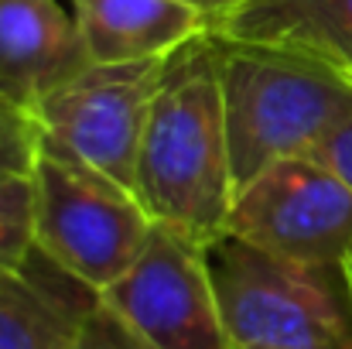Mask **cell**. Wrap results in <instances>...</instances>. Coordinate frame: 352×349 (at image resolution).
Returning <instances> with one entry per match:
<instances>
[{
  "mask_svg": "<svg viewBox=\"0 0 352 349\" xmlns=\"http://www.w3.org/2000/svg\"><path fill=\"white\" fill-rule=\"evenodd\" d=\"M342 277H346V288H349V298H352V260L342 267Z\"/></svg>",
  "mask_w": 352,
  "mask_h": 349,
  "instance_id": "obj_17",
  "label": "cell"
},
{
  "mask_svg": "<svg viewBox=\"0 0 352 349\" xmlns=\"http://www.w3.org/2000/svg\"><path fill=\"white\" fill-rule=\"evenodd\" d=\"M89 65L72 7L0 0V100L31 110L48 89Z\"/></svg>",
  "mask_w": 352,
  "mask_h": 349,
  "instance_id": "obj_8",
  "label": "cell"
},
{
  "mask_svg": "<svg viewBox=\"0 0 352 349\" xmlns=\"http://www.w3.org/2000/svg\"><path fill=\"white\" fill-rule=\"evenodd\" d=\"M96 295L41 253L0 274V349H72Z\"/></svg>",
  "mask_w": 352,
  "mask_h": 349,
  "instance_id": "obj_10",
  "label": "cell"
},
{
  "mask_svg": "<svg viewBox=\"0 0 352 349\" xmlns=\"http://www.w3.org/2000/svg\"><path fill=\"white\" fill-rule=\"evenodd\" d=\"M34 246V182L31 171L0 178V274L21 271Z\"/></svg>",
  "mask_w": 352,
  "mask_h": 349,
  "instance_id": "obj_12",
  "label": "cell"
},
{
  "mask_svg": "<svg viewBox=\"0 0 352 349\" xmlns=\"http://www.w3.org/2000/svg\"><path fill=\"white\" fill-rule=\"evenodd\" d=\"M182 3H192V7H199L202 14H209V21L216 24L223 14H230V10H236L239 3H246V0H182Z\"/></svg>",
  "mask_w": 352,
  "mask_h": 349,
  "instance_id": "obj_16",
  "label": "cell"
},
{
  "mask_svg": "<svg viewBox=\"0 0 352 349\" xmlns=\"http://www.w3.org/2000/svg\"><path fill=\"white\" fill-rule=\"evenodd\" d=\"M219 86L236 192L352 116V72L294 48L219 38Z\"/></svg>",
  "mask_w": 352,
  "mask_h": 349,
  "instance_id": "obj_2",
  "label": "cell"
},
{
  "mask_svg": "<svg viewBox=\"0 0 352 349\" xmlns=\"http://www.w3.org/2000/svg\"><path fill=\"white\" fill-rule=\"evenodd\" d=\"M305 158H315L352 192V116H346L336 130H329Z\"/></svg>",
  "mask_w": 352,
  "mask_h": 349,
  "instance_id": "obj_14",
  "label": "cell"
},
{
  "mask_svg": "<svg viewBox=\"0 0 352 349\" xmlns=\"http://www.w3.org/2000/svg\"><path fill=\"white\" fill-rule=\"evenodd\" d=\"M226 236L342 274L352 260V192L315 158H284L236 192Z\"/></svg>",
  "mask_w": 352,
  "mask_h": 349,
  "instance_id": "obj_7",
  "label": "cell"
},
{
  "mask_svg": "<svg viewBox=\"0 0 352 349\" xmlns=\"http://www.w3.org/2000/svg\"><path fill=\"white\" fill-rule=\"evenodd\" d=\"M133 195L154 226L202 250L230 233L236 178L219 86V38L212 31L164 62L137 154Z\"/></svg>",
  "mask_w": 352,
  "mask_h": 349,
  "instance_id": "obj_1",
  "label": "cell"
},
{
  "mask_svg": "<svg viewBox=\"0 0 352 349\" xmlns=\"http://www.w3.org/2000/svg\"><path fill=\"white\" fill-rule=\"evenodd\" d=\"M31 182L38 253L86 291L103 295L144 253L154 220L144 213L133 189L45 137L38 140Z\"/></svg>",
  "mask_w": 352,
  "mask_h": 349,
  "instance_id": "obj_4",
  "label": "cell"
},
{
  "mask_svg": "<svg viewBox=\"0 0 352 349\" xmlns=\"http://www.w3.org/2000/svg\"><path fill=\"white\" fill-rule=\"evenodd\" d=\"M209 253L230 349H352V298L339 271L305 267L236 236Z\"/></svg>",
  "mask_w": 352,
  "mask_h": 349,
  "instance_id": "obj_3",
  "label": "cell"
},
{
  "mask_svg": "<svg viewBox=\"0 0 352 349\" xmlns=\"http://www.w3.org/2000/svg\"><path fill=\"white\" fill-rule=\"evenodd\" d=\"M38 140H41V134H38L31 110H21V107L0 100V178L31 171Z\"/></svg>",
  "mask_w": 352,
  "mask_h": 349,
  "instance_id": "obj_13",
  "label": "cell"
},
{
  "mask_svg": "<svg viewBox=\"0 0 352 349\" xmlns=\"http://www.w3.org/2000/svg\"><path fill=\"white\" fill-rule=\"evenodd\" d=\"M212 31L230 41L308 52L352 72V0H246Z\"/></svg>",
  "mask_w": 352,
  "mask_h": 349,
  "instance_id": "obj_11",
  "label": "cell"
},
{
  "mask_svg": "<svg viewBox=\"0 0 352 349\" xmlns=\"http://www.w3.org/2000/svg\"><path fill=\"white\" fill-rule=\"evenodd\" d=\"M69 7L96 65L171 59L212 31L209 14L182 0H69Z\"/></svg>",
  "mask_w": 352,
  "mask_h": 349,
  "instance_id": "obj_9",
  "label": "cell"
},
{
  "mask_svg": "<svg viewBox=\"0 0 352 349\" xmlns=\"http://www.w3.org/2000/svg\"><path fill=\"white\" fill-rule=\"evenodd\" d=\"M72 349H140V346L130 339V332L120 326L117 319L96 302V308L86 315V322H82Z\"/></svg>",
  "mask_w": 352,
  "mask_h": 349,
  "instance_id": "obj_15",
  "label": "cell"
},
{
  "mask_svg": "<svg viewBox=\"0 0 352 349\" xmlns=\"http://www.w3.org/2000/svg\"><path fill=\"white\" fill-rule=\"evenodd\" d=\"M164 62L168 59L123 65L89 62L31 107L41 137L133 189L137 154L151 103L164 79Z\"/></svg>",
  "mask_w": 352,
  "mask_h": 349,
  "instance_id": "obj_6",
  "label": "cell"
},
{
  "mask_svg": "<svg viewBox=\"0 0 352 349\" xmlns=\"http://www.w3.org/2000/svg\"><path fill=\"white\" fill-rule=\"evenodd\" d=\"M96 302L140 349H230L209 250L164 226Z\"/></svg>",
  "mask_w": 352,
  "mask_h": 349,
  "instance_id": "obj_5",
  "label": "cell"
}]
</instances>
